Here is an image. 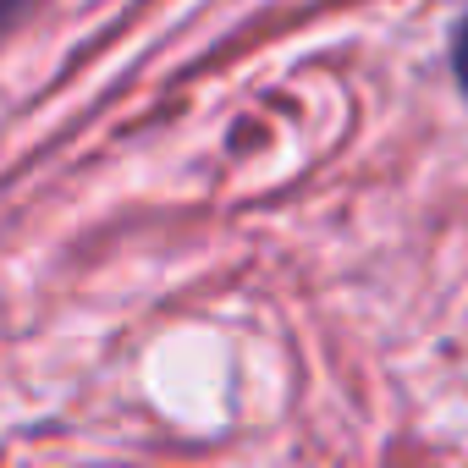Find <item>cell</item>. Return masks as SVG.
<instances>
[{"instance_id":"obj_1","label":"cell","mask_w":468,"mask_h":468,"mask_svg":"<svg viewBox=\"0 0 468 468\" xmlns=\"http://www.w3.org/2000/svg\"><path fill=\"white\" fill-rule=\"evenodd\" d=\"M446 61H452V78H457V89L468 94V17L452 28V45H446Z\"/></svg>"},{"instance_id":"obj_2","label":"cell","mask_w":468,"mask_h":468,"mask_svg":"<svg viewBox=\"0 0 468 468\" xmlns=\"http://www.w3.org/2000/svg\"><path fill=\"white\" fill-rule=\"evenodd\" d=\"M23 6H28V0H6V17H17V12H23Z\"/></svg>"}]
</instances>
